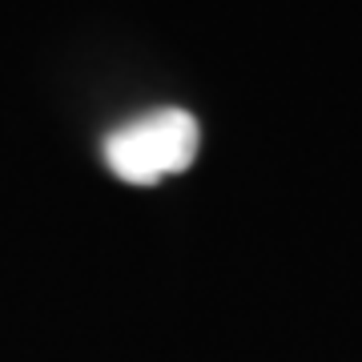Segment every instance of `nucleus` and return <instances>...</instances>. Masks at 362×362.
<instances>
[{"label":"nucleus","instance_id":"1","mask_svg":"<svg viewBox=\"0 0 362 362\" xmlns=\"http://www.w3.org/2000/svg\"><path fill=\"white\" fill-rule=\"evenodd\" d=\"M197 145H202V125L189 109L165 105L153 113L125 121L121 129L105 137L101 153L105 165L129 185H157L161 177L185 173L194 165Z\"/></svg>","mask_w":362,"mask_h":362}]
</instances>
